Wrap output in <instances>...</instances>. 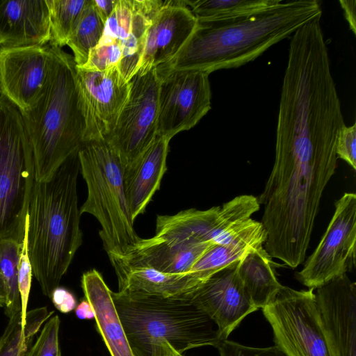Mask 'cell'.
<instances>
[{
	"instance_id": "4fadbf2b",
	"label": "cell",
	"mask_w": 356,
	"mask_h": 356,
	"mask_svg": "<svg viewBox=\"0 0 356 356\" xmlns=\"http://www.w3.org/2000/svg\"><path fill=\"white\" fill-rule=\"evenodd\" d=\"M50 45L0 47V93L20 111L37 102L44 86Z\"/></svg>"
},
{
	"instance_id": "2e32d148",
	"label": "cell",
	"mask_w": 356,
	"mask_h": 356,
	"mask_svg": "<svg viewBox=\"0 0 356 356\" xmlns=\"http://www.w3.org/2000/svg\"><path fill=\"white\" fill-rule=\"evenodd\" d=\"M197 25L185 0H165L147 32L137 74L143 75L175 58Z\"/></svg>"
},
{
	"instance_id": "603a6c76",
	"label": "cell",
	"mask_w": 356,
	"mask_h": 356,
	"mask_svg": "<svg viewBox=\"0 0 356 356\" xmlns=\"http://www.w3.org/2000/svg\"><path fill=\"white\" fill-rule=\"evenodd\" d=\"M272 257L261 246L238 263L237 275L245 293L259 309L271 302L282 287L273 267Z\"/></svg>"
},
{
	"instance_id": "44dd1931",
	"label": "cell",
	"mask_w": 356,
	"mask_h": 356,
	"mask_svg": "<svg viewBox=\"0 0 356 356\" xmlns=\"http://www.w3.org/2000/svg\"><path fill=\"white\" fill-rule=\"evenodd\" d=\"M84 298L90 304L97 329L111 356H136L113 302L112 291L95 269L81 277Z\"/></svg>"
},
{
	"instance_id": "5bb4252c",
	"label": "cell",
	"mask_w": 356,
	"mask_h": 356,
	"mask_svg": "<svg viewBox=\"0 0 356 356\" xmlns=\"http://www.w3.org/2000/svg\"><path fill=\"white\" fill-rule=\"evenodd\" d=\"M315 300L333 356H356V284L347 274L316 289Z\"/></svg>"
},
{
	"instance_id": "ac0fdd59",
	"label": "cell",
	"mask_w": 356,
	"mask_h": 356,
	"mask_svg": "<svg viewBox=\"0 0 356 356\" xmlns=\"http://www.w3.org/2000/svg\"><path fill=\"white\" fill-rule=\"evenodd\" d=\"M214 245L216 244L174 243L154 236L142 238L126 258L111 264L114 269L143 266L165 273H187L202 254Z\"/></svg>"
},
{
	"instance_id": "9c48e42d",
	"label": "cell",
	"mask_w": 356,
	"mask_h": 356,
	"mask_svg": "<svg viewBox=\"0 0 356 356\" xmlns=\"http://www.w3.org/2000/svg\"><path fill=\"white\" fill-rule=\"evenodd\" d=\"M331 220L296 278L316 289L356 266V195L345 193L334 204Z\"/></svg>"
},
{
	"instance_id": "52a82bcc",
	"label": "cell",
	"mask_w": 356,
	"mask_h": 356,
	"mask_svg": "<svg viewBox=\"0 0 356 356\" xmlns=\"http://www.w3.org/2000/svg\"><path fill=\"white\" fill-rule=\"evenodd\" d=\"M314 291L282 286L261 309L271 326L275 346L287 356H333Z\"/></svg>"
},
{
	"instance_id": "5b68a950",
	"label": "cell",
	"mask_w": 356,
	"mask_h": 356,
	"mask_svg": "<svg viewBox=\"0 0 356 356\" xmlns=\"http://www.w3.org/2000/svg\"><path fill=\"white\" fill-rule=\"evenodd\" d=\"M80 172L88 189L81 214L99 222V235L111 263L126 258L142 239L134 228L125 193L124 170L104 140L84 143L78 151Z\"/></svg>"
},
{
	"instance_id": "e0dca14e",
	"label": "cell",
	"mask_w": 356,
	"mask_h": 356,
	"mask_svg": "<svg viewBox=\"0 0 356 356\" xmlns=\"http://www.w3.org/2000/svg\"><path fill=\"white\" fill-rule=\"evenodd\" d=\"M50 38L46 0H0L1 47L46 45Z\"/></svg>"
},
{
	"instance_id": "484cf974",
	"label": "cell",
	"mask_w": 356,
	"mask_h": 356,
	"mask_svg": "<svg viewBox=\"0 0 356 356\" xmlns=\"http://www.w3.org/2000/svg\"><path fill=\"white\" fill-rule=\"evenodd\" d=\"M282 0H185L198 22L236 18L275 6Z\"/></svg>"
},
{
	"instance_id": "ba28073f",
	"label": "cell",
	"mask_w": 356,
	"mask_h": 356,
	"mask_svg": "<svg viewBox=\"0 0 356 356\" xmlns=\"http://www.w3.org/2000/svg\"><path fill=\"white\" fill-rule=\"evenodd\" d=\"M129 99L104 140L123 170L130 167L157 136L160 77L156 67L131 80Z\"/></svg>"
},
{
	"instance_id": "4dcf8cb0",
	"label": "cell",
	"mask_w": 356,
	"mask_h": 356,
	"mask_svg": "<svg viewBox=\"0 0 356 356\" xmlns=\"http://www.w3.org/2000/svg\"><path fill=\"white\" fill-rule=\"evenodd\" d=\"M122 60L120 48L116 45H97L90 50L87 62L80 68L102 72L118 67Z\"/></svg>"
},
{
	"instance_id": "8992f818",
	"label": "cell",
	"mask_w": 356,
	"mask_h": 356,
	"mask_svg": "<svg viewBox=\"0 0 356 356\" xmlns=\"http://www.w3.org/2000/svg\"><path fill=\"white\" fill-rule=\"evenodd\" d=\"M34 181L33 152L22 114L0 95V238L22 241Z\"/></svg>"
},
{
	"instance_id": "277c9868",
	"label": "cell",
	"mask_w": 356,
	"mask_h": 356,
	"mask_svg": "<svg viewBox=\"0 0 356 356\" xmlns=\"http://www.w3.org/2000/svg\"><path fill=\"white\" fill-rule=\"evenodd\" d=\"M112 296L136 356H152L155 344L161 341L183 354L193 348L215 347L220 341L215 323L190 300L113 291Z\"/></svg>"
},
{
	"instance_id": "7a4b0ae2",
	"label": "cell",
	"mask_w": 356,
	"mask_h": 356,
	"mask_svg": "<svg viewBox=\"0 0 356 356\" xmlns=\"http://www.w3.org/2000/svg\"><path fill=\"white\" fill-rule=\"evenodd\" d=\"M78 152L46 181H34L27 214V245L33 276L50 298L82 244L77 179Z\"/></svg>"
},
{
	"instance_id": "1f68e13d",
	"label": "cell",
	"mask_w": 356,
	"mask_h": 356,
	"mask_svg": "<svg viewBox=\"0 0 356 356\" xmlns=\"http://www.w3.org/2000/svg\"><path fill=\"white\" fill-rule=\"evenodd\" d=\"M215 348L220 356H287L276 346L254 348L228 339L219 341Z\"/></svg>"
},
{
	"instance_id": "7c38bea8",
	"label": "cell",
	"mask_w": 356,
	"mask_h": 356,
	"mask_svg": "<svg viewBox=\"0 0 356 356\" xmlns=\"http://www.w3.org/2000/svg\"><path fill=\"white\" fill-rule=\"evenodd\" d=\"M163 0H118L97 45H116L122 53L118 69L130 81L138 71L147 32Z\"/></svg>"
},
{
	"instance_id": "7402d4cb",
	"label": "cell",
	"mask_w": 356,
	"mask_h": 356,
	"mask_svg": "<svg viewBox=\"0 0 356 356\" xmlns=\"http://www.w3.org/2000/svg\"><path fill=\"white\" fill-rule=\"evenodd\" d=\"M219 211L218 206L207 210L189 209L174 215H158L154 236L184 244H216L220 234Z\"/></svg>"
},
{
	"instance_id": "4316f807",
	"label": "cell",
	"mask_w": 356,
	"mask_h": 356,
	"mask_svg": "<svg viewBox=\"0 0 356 356\" xmlns=\"http://www.w3.org/2000/svg\"><path fill=\"white\" fill-rule=\"evenodd\" d=\"M104 29V22L97 15L91 0H88L67 42L72 51L77 67H82L87 62L90 50L100 41Z\"/></svg>"
},
{
	"instance_id": "f1b7e54d",
	"label": "cell",
	"mask_w": 356,
	"mask_h": 356,
	"mask_svg": "<svg viewBox=\"0 0 356 356\" xmlns=\"http://www.w3.org/2000/svg\"><path fill=\"white\" fill-rule=\"evenodd\" d=\"M60 325V321L58 315L47 320L26 356H61L59 346Z\"/></svg>"
},
{
	"instance_id": "ffe728a7",
	"label": "cell",
	"mask_w": 356,
	"mask_h": 356,
	"mask_svg": "<svg viewBox=\"0 0 356 356\" xmlns=\"http://www.w3.org/2000/svg\"><path fill=\"white\" fill-rule=\"evenodd\" d=\"M114 270L118 281V292L128 295L191 300L203 284L190 272L170 274L143 266Z\"/></svg>"
},
{
	"instance_id": "d6986e66",
	"label": "cell",
	"mask_w": 356,
	"mask_h": 356,
	"mask_svg": "<svg viewBox=\"0 0 356 356\" xmlns=\"http://www.w3.org/2000/svg\"><path fill=\"white\" fill-rule=\"evenodd\" d=\"M170 140L156 136L147 149L124 170L125 193L132 220L143 214L159 189L166 172Z\"/></svg>"
},
{
	"instance_id": "6da1fadb",
	"label": "cell",
	"mask_w": 356,
	"mask_h": 356,
	"mask_svg": "<svg viewBox=\"0 0 356 356\" xmlns=\"http://www.w3.org/2000/svg\"><path fill=\"white\" fill-rule=\"evenodd\" d=\"M320 15L319 1L298 0L282 1L252 15L197 21L195 30L179 53L157 67V72L194 70L210 74L241 67Z\"/></svg>"
},
{
	"instance_id": "74e56055",
	"label": "cell",
	"mask_w": 356,
	"mask_h": 356,
	"mask_svg": "<svg viewBox=\"0 0 356 356\" xmlns=\"http://www.w3.org/2000/svg\"><path fill=\"white\" fill-rule=\"evenodd\" d=\"M0 47H1V44H0Z\"/></svg>"
},
{
	"instance_id": "cb8c5ba5",
	"label": "cell",
	"mask_w": 356,
	"mask_h": 356,
	"mask_svg": "<svg viewBox=\"0 0 356 356\" xmlns=\"http://www.w3.org/2000/svg\"><path fill=\"white\" fill-rule=\"evenodd\" d=\"M53 314L42 307L28 311L25 321L21 312L10 318L0 336V356H26L34 337Z\"/></svg>"
},
{
	"instance_id": "9a60e30c",
	"label": "cell",
	"mask_w": 356,
	"mask_h": 356,
	"mask_svg": "<svg viewBox=\"0 0 356 356\" xmlns=\"http://www.w3.org/2000/svg\"><path fill=\"white\" fill-rule=\"evenodd\" d=\"M238 261L210 277L190 300L215 323L220 341L227 339L248 315L258 309L241 285Z\"/></svg>"
},
{
	"instance_id": "d4e9b609",
	"label": "cell",
	"mask_w": 356,
	"mask_h": 356,
	"mask_svg": "<svg viewBox=\"0 0 356 356\" xmlns=\"http://www.w3.org/2000/svg\"><path fill=\"white\" fill-rule=\"evenodd\" d=\"M21 243L14 238H0V307L8 318L22 311L18 285Z\"/></svg>"
},
{
	"instance_id": "8d00e7d4",
	"label": "cell",
	"mask_w": 356,
	"mask_h": 356,
	"mask_svg": "<svg viewBox=\"0 0 356 356\" xmlns=\"http://www.w3.org/2000/svg\"><path fill=\"white\" fill-rule=\"evenodd\" d=\"M76 316L80 319L94 318L95 314L90 302L83 299L75 308Z\"/></svg>"
},
{
	"instance_id": "30bf717a",
	"label": "cell",
	"mask_w": 356,
	"mask_h": 356,
	"mask_svg": "<svg viewBox=\"0 0 356 356\" xmlns=\"http://www.w3.org/2000/svg\"><path fill=\"white\" fill-rule=\"evenodd\" d=\"M159 76L157 136L170 140L194 127L211 109L209 74L181 70Z\"/></svg>"
},
{
	"instance_id": "8fae6325",
	"label": "cell",
	"mask_w": 356,
	"mask_h": 356,
	"mask_svg": "<svg viewBox=\"0 0 356 356\" xmlns=\"http://www.w3.org/2000/svg\"><path fill=\"white\" fill-rule=\"evenodd\" d=\"M77 85L85 122L84 143L105 140L113 131L131 91L118 67L102 72L76 67Z\"/></svg>"
},
{
	"instance_id": "83f0119b",
	"label": "cell",
	"mask_w": 356,
	"mask_h": 356,
	"mask_svg": "<svg viewBox=\"0 0 356 356\" xmlns=\"http://www.w3.org/2000/svg\"><path fill=\"white\" fill-rule=\"evenodd\" d=\"M51 38L49 44L62 48L72 33L88 0H46Z\"/></svg>"
},
{
	"instance_id": "836d02e7",
	"label": "cell",
	"mask_w": 356,
	"mask_h": 356,
	"mask_svg": "<svg viewBox=\"0 0 356 356\" xmlns=\"http://www.w3.org/2000/svg\"><path fill=\"white\" fill-rule=\"evenodd\" d=\"M50 298L55 307L66 314L75 309L76 300L74 296L65 288L58 286L51 294Z\"/></svg>"
},
{
	"instance_id": "3957f363",
	"label": "cell",
	"mask_w": 356,
	"mask_h": 356,
	"mask_svg": "<svg viewBox=\"0 0 356 356\" xmlns=\"http://www.w3.org/2000/svg\"><path fill=\"white\" fill-rule=\"evenodd\" d=\"M20 113L33 152L35 181H48L84 144L85 122L72 55L50 46L42 92L32 108Z\"/></svg>"
},
{
	"instance_id": "d6a6232c",
	"label": "cell",
	"mask_w": 356,
	"mask_h": 356,
	"mask_svg": "<svg viewBox=\"0 0 356 356\" xmlns=\"http://www.w3.org/2000/svg\"><path fill=\"white\" fill-rule=\"evenodd\" d=\"M337 158L345 161L356 170V123L351 126L344 125L339 132L337 145Z\"/></svg>"
},
{
	"instance_id": "f546056e",
	"label": "cell",
	"mask_w": 356,
	"mask_h": 356,
	"mask_svg": "<svg viewBox=\"0 0 356 356\" xmlns=\"http://www.w3.org/2000/svg\"><path fill=\"white\" fill-rule=\"evenodd\" d=\"M29 217H25L24 236L21 243L19 259L18 263V285L22 303V317L25 321L27 313V306L31 287L33 272L31 261L28 252L27 232Z\"/></svg>"
},
{
	"instance_id": "d590c367",
	"label": "cell",
	"mask_w": 356,
	"mask_h": 356,
	"mask_svg": "<svg viewBox=\"0 0 356 356\" xmlns=\"http://www.w3.org/2000/svg\"><path fill=\"white\" fill-rule=\"evenodd\" d=\"M344 17L354 34L356 33V1L339 0Z\"/></svg>"
},
{
	"instance_id": "e575fe53",
	"label": "cell",
	"mask_w": 356,
	"mask_h": 356,
	"mask_svg": "<svg viewBox=\"0 0 356 356\" xmlns=\"http://www.w3.org/2000/svg\"><path fill=\"white\" fill-rule=\"evenodd\" d=\"M117 1L118 0H91L97 15L104 24L112 14Z\"/></svg>"
}]
</instances>
